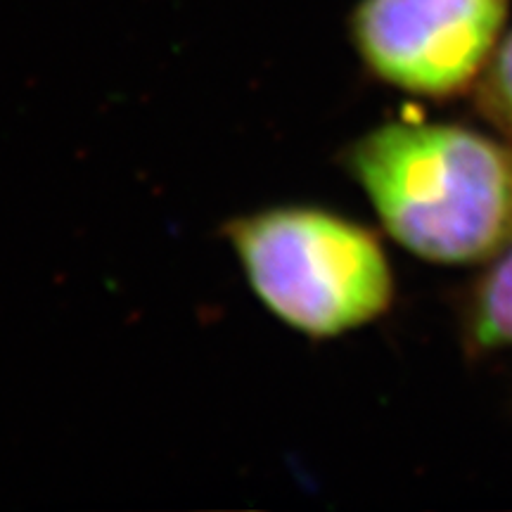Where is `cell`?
<instances>
[{
  "label": "cell",
  "instance_id": "2",
  "mask_svg": "<svg viewBox=\"0 0 512 512\" xmlns=\"http://www.w3.org/2000/svg\"><path fill=\"white\" fill-rule=\"evenodd\" d=\"M226 235L259 302L302 335L339 337L394 302V273L373 230L320 207H273Z\"/></svg>",
  "mask_w": 512,
  "mask_h": 512
},
{
  "label": "cell",
  "instance_id": "4",
  "mask_svg": "<svg viewBox=\"0 0 512 512\" xmlns=\"http://www.w3.org/2000/svg\"><path fill=\"white\" fill-rule=\"evenodd\" d=\"M463 330L472 351L512 347V242L467 292Z\"/></svg>",
  "mask_w": 512,
  "mask_h": 512
},
{
  "label": "cell",
  "instance_id": "5",
  "mask_svg": "<svg viewBox=\"0 0 512 512\" xmlns=\"http://www.w3.org/2000/svg\"><path fill=\"white\" fill-rule=\"evenodd\" d=\"M475 105L479 114L512 143V29L501 38L494 57L479 76Z\"/></svg>",
  "mask_w": 512,
  "mask_h": 512
},
{
  "label": "cell",
  "instance_id": "3",
  "mask_svg": "<svg viewBox=\"0 0 512 512\" xmlns=\"http://www.w3.org/2000/svg\"><path fill=\"white\" fill-rule=\"evenodd\" d=\"M512 0H358L349 38L363 67L403 93L475 91L505 36Z\"/></svg>",
  "mask_w": 512,
  "mask_h": 512
},
{
  "label": "cell",
  "instance_id": "1",
  "mask_svg": "<svg viewBox=\"0 0 512 512\" xmlns=\"http://www.w3.org/2000/svg\"><path fill=\"white\" fill-rule=\"evenodd\" d=\"M384 230L432 264H484L512 242V143L460 124L392 121L344 152Z\"/></svg>",
  "mask_w": 512,
  "mask_h": 512
}]
</instances>
